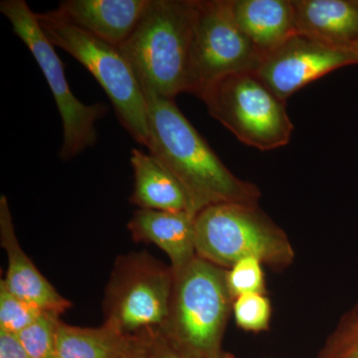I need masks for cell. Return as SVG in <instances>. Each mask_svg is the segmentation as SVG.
Here are the masks:
<instances>
[{
	"label": "cell",
	"instance_id": "6da1fadb",
	"mask_svg": "<svg viewBox=\"0 0 358 358\" xmlns=\"http://www.w3.org/2000/svg\"><path fill=\"white\" fill-rule=\"evenodd\" d=\"M143 92L148 103L147 148L176 174L199 212L211 205L259 204L258 186L224 166L174 100Z\"/></svg>",
	"mask_w": 358,
	"mask_h": 358
},
{
	"label": "cell",
	"instance_id": "7a4b0ae2",
	"mask_svg": "<svg viewBox=\"0 0 358 358\" xmlns=\"http://www.w3.org/2000/svg\"><path fill=\"white\" fill-rule=\"evenodd\" d=\"M197 0H150L131 36L119 47L143 91L174 100L193 93L192 40Z\"/></svg>",
	"mask_w": 358,
	"mask_h": 358
},
{
	"label": "cell",
	"instance_id": "3957f363",
	"mask_svg": "<svg viewBox=\"0 0 358 358\" xmlns=\"http://www.w3.org/2000/svg\"><path fill=\"white\" fill-rule=\"evenodd\" d=\"M226 272L197 256L173 277L169 319L162 334L186 358H233L222 345L234 301Z\"/></svg>",
	"mask_w": 358,
	"mask_h": 358
},
{
	"label": "cell",
	"instance_id": "277c9868",
	"mask_svg": "<svg viewBox=\"0 0 358 358\" xmlns=\"http://www.w3.org/2000/svg\"><path fill=\"white\" fill-rule=\"evenodd\" d=\"M195 248L199 258L229 270L245 258L273 268L289 267L294 250L286 232L259 205L217 204L195 218Z\"/></svg>",
	"mask_w": 358,
	"mask_h": 358
},
{
	"label": "cell",
	"instance_id": "5b68a950",
	"mask_svg": "<svg viewBox=\"0 0 358 358\" xmlns=\"http://www.w3.org/2000/svg\"><path fill=\"white\" fill-rule=\"evenodd\" d=\"M36 17L52 45L67 52L95 77L109 96L122 126L136 143L147 147V100L121 49L71 24L57 10L36 13Z\"/></svg>",
	"mask_w": 358,
	"mask_h": 358
},
{
	"label": "cell",
	"instance_id": "8992f818",
	"mask_svg": "<svg viewBox=\"0 0 358 358\" xmlns=\"http://www.w3.org/2000/svg\"><path fill=\"white\" fill-rule=\"evenodd\" d=\"M209 114L249 147L262 152L288 145L294 124L286 102L255 71L233 73L207 85L197 95Z\"/></svg>",
	"mask_w": 358,
	"mask_h": 358
},
{
	"label": "cell",
	"instance_id": "52a82bcc",
	"mask_svg": "<svg viewBox=\"0 0 358 358\" xmlns=\"http://www.w3.org/2000/svg\"><path fill=\"white\" fill-rule=\"evenodd\" d=\"M0 11L10 22L14 33L31 51L50 87L63 124V143L59 157L63 160L74 159L96 145L98 134L95 124L107 114V106L102 103L86 105L74 96L66 79L62 61L27 2L2 0Z\"/></svg>",
	"mask_w": 358,
	"mask_h": 358
},
{
	"label": "cell",
	"instance_id": "ba28073f",
	"mask_svg": "<svg viewBox=\"0 0 358 358\" xmlns=\"http://www.w3.org/2000/svg\"><path fill=\"white\" fill-rule=\"evenodd\" d=\"M110 285L105 324L129 336L162 333L173 289L171 268L138 257L124 261Z\"/></svg>",
	"mask_w": 358,
	"mask_h": 358
},
{
	"label": "cell",
	"instance_id": "9c48e42d",
	"mask_svg": "<svg viewBox=\"0 0 358 358\" xmlns=\"http://www.w3.org/2000/svg\"><path fill=\"white\" fill-rule=\"evenodd\" d=\"M261 54L238 25L232 0H197L192 40L193 93L233 73L255 71Z\"/></svg>",
	"mask_w": 358,
	"mask_h": 358
},
{
	"label": "cell",
	"instance_id": "30bf717a",
	"mask_svg": "<svg viewBox=\"0 0 358 358\" xmlns=\"http://www.w3.org/2000/svg\"><path fill=\"white\" fill-rule=\"evenodd\" d=\"M358 64L355 51L334 48L296 34L261 58L257 76L275 96L286 102L299 90L329 73Z\"/></svg>",
	"mask_w": 358,
	"mask_h": 358
},
{
	"label": "cell",
	"instance_id": "8fae6325",
	"mask_svg": "<svg viewBox=\"0 0 358 358\" xmlns=\"http://www.w3.org/2000/svg\"><path fill=\"white\" fill-rule=\"evenodd\" d=\"M0 238L8 257V270L1 282L10 293L43 312L60 315L70 307L53 286L40 274L31 260L21 249L14 232L13 216L4 195L0 197Z\"/></svg>",
	"mask_w": 358,
	"mask_h": 358
},
{
	"label": "cell",
	"instance_id": "7c38bea8",
	"mask_svg": "<svg viewBox=\"0 0 358 358\" xmlns=\"http://www.w3.org/2000/svg\"><path fill=\"white\" fill-rule=\"evenodd\" d=\"M150 0H64L57 13L71 24L120 47L134 31Z\"/></svg>",
	"mask_w": 358,
	"mask_h": 358
},
{
	"label": "cell",
	"instance_id": "4fadbf2b",
	"mask_svg": "<svg viewBox=\"0 0 358 358\" xmlns=\"http://www.w3.org/2000/svg\"><path fill=\"white\" fill-rule=\"evenodd\" d=\"M195 218L187 212L140 209L129 221V229L136 239L154 243L166 252L176 277L197 257Z\"/></svg>",
	"mask_w": 358,
	"mask_h": 358
},
{
	"label": "cell",
	"instance_id": "5bb4252c",
	"mask_svg": "<svg viewBox=\"0 0 358 358\" xmlns=\"http://www.w3.org/2000/svg\"><path fill=\"white\" fill-rule=\"evenodd\" d=\"M293 3L296 34L334 48L355 52L358 44V1L293 0Z\"/></svg>",
	"mask_w": 358,
	"mask_h": 358
},
{
	"label": "cell",
	"instance_id": "9a60e30c",
	"mask_svg": "<svg viewBox=\"0 0 358 358\" xmlns=\"http://www.w3.org/2000/svg\"><path fill=\"white\" fill-rule=\"evenodd\" d=\"M131 166L134 178L131 203L147 210L199 213L180 180L154 155L133 148Z\"/></svg>",
	"mask_w": 358,
	"mask_h": 358
},
{
	"label": "cell",
	"instance_id": "2e32d148",
	"mask_svg": "<svg viewBox=\"0 0 358 358\" xmlns=\"http://www.w3.org/2000/svg\"><path fill=\"white\" fill-rule=\"evenodd\" d=\"M150 338L126 336L107 324L83 329L60 322L56 358H147Z\"/></svg>",
	"mask_w": 358,
	"mask_h": 358
},
{
	"label": "cell",
	"instance_id": "e0dca14e",
	"mask_svg": "<svg viewBox=\"0 0 358 358\" xmlns=\"http://www.w3.org/2000/svg\"><path fill=\"white\" fill-rule=\"evenodd\" d=\"M232 10L262 57L296 34L293 0H232Z\"/></svg>",
	"mask_w": 358,
	"mask_h": 358
},
{
	"label": "cell",
	"instance_id": "ac0fdd59",
	"mask_svg": "<svg viewBox=\"0 0 358 358\" xmlns=\"http://www.w3.org/2000/svg\"><path fill=\"white\" fill-rule=\"evenodd\" d=\"M59 315L55 313H42L38 319L17 334L30 357L56 358Z\"/></svg>",
	"mask_w": 358,
	"mask_h": 358
},
{
	"label": "cell",
	"instance_id": "d6986e66",
	"mask_svg": "<svg viewBox=\"0 0 358 358\" xmlns=\"http://www.w3.org/2000/svg\"><path fill=\"white\" fill-rule=\"evenodd\" d=\"M315 358H358V301L339 320Z\"/></svg>",
	"mask_w": 358,
	"mask_h": 358
},
{
	"label": "cell",
	"instance_id": "ffe728a7",
	"mask_svg": "<svg viewBox=\"0 0 358 358\" xmlns=\"http://www.w3.org/2000/svg\"><path fill=\"white\" fill-rule=\"evenodd\" d=\"M42 313L43 310L10 293L0 282V331L17 336Z\"/></svg>",
	"mask_w": 358,
	"mask_h": 358
},
{
	"label": "cell",
	"instance_id": "44dd1931",
	"mask_svg": "<svg viewBox=\"0 0 358 358\" xmlns=\"http://www.w3.org/2000/svg\"><path fill=\"white\" fill-rule=\"evenodd\" d=\"M233 313L238 327L246 331L261 333L270 327L272 307L265 294H246L233 301Z\"/></svg>",
	"mask_w": 358,
	"mask_h": 358
},
{
	"label": "cell",
	"instance_id": "7402d4cb",
	"mask_svg": "<svg viewBox=\"0 0 358 358\" xmlns=\"http://www.w3.org/2000/svg\"><path fill=\"white\" fill-rule=\"evenodd\" d=\"M263 264L255 258H245L226 272V282L233 301L246 294H265Z\"/></svg>",
	"mask_w": 358,
	"mask_h": 358
},
{
	"label": "cell",
	"instance_id": "603a6c76",
	"mask_svg": "<svg viewBox=\"0 0 358 358\" xmlns=\"http://www.w3.org/2000/svg\"><path fill=\"white\" fill-rule=\"evenodd\" d=\"M0 358H31L16 334L0 331Z\"/></svg>",
	"mask_w": 358,
	"mask_h": 358
},
{
	"label": "cell",
	"instance_id": "cb8c5ba5",
	"mask_svg": "<svg viewBox=\"0 0 358 358\" xmlns=\"http://www.w3.org/2000/svg\"><path fill=\"white\" fill-rule=\"evenodd\" d=\"M150 358H186L174 348L164 334L159 333L150 338Z\"/></svg>",
	"mask_w": 358,
	"mask_h": 358
},
{
	"label": "cell",
	"instance_id": "d4e9b609",
	"mask_svg": "<svg viewBox=\"0 0 358 358\" xmlns=\"http://www.w3.org/2000/svg\"><path fill=\"white\" fill-rule=\"evenodd\" d=\"M355 52H357V53L358 54V44H357V48H355Z\"/></svg>",
	"mask_w": 358,
	"mask_h": 358
},
{
	"label": "cell",
	"instance_id": "484cf974",
	"mask_svg": "<svg viewBox=\"0 0 358 358\" xmlns=\"http://www.w3.org/2000/svg\"><path fill=\"white\" fill-rule=\"evenodd\" d=\"M147 358H150V357H147Z\"/></svg>",
	"mask_w": 358,
	"mask_h": 358
}]
</instances>
